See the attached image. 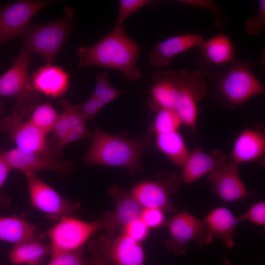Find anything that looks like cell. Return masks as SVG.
Segmentation results:
<instances>
[{
    "label": "cell",
    "instance_id": "obj_15",
    "mask_svg": "<svg viewBox=\"0 0 265 265\" xmlns=\"http://www.w3.org/2000/svg\"><path fill=\"white\" fill-rule=\"evenodd\" d=\"M97 246L109 265H143L145 253L139 242L122 231L116 236H100Z\"/></svg>",
    "mask_w": 265,
    "mask_h": 265
},
{
    "label": "cell",
    "instance_id": "obj_6",
    "mask_svg": "<svg viewBox=\"0 0 265 265\" xmlns=\"http://www.w3.org/2000/svg\"><path fill=\"white\" fill-rule=\"evenodd\" d=\"M181 176L172 172H159L155 180H146L135 185L130 193L143 208H154L164 212H177L170 197L181 187Z\"/></svg>",
    "mask_w": 265,
    "mask_h": 265
},
{
    "label": "cell",
    "instance_id": "obj_40",
    "mask_svg": "<svg viewBox=\"0 0 265 265\" xmlns=\"http://www.w3.org/2000/svg\"><path fill=\"white\" fill-rule=\"evenodd\" d=\"M222 261L223 265H232L229 260L225 257L222 258Z\"/></svg>",
    "mask_w": 265,
    "mask_h": 265
},
{
    "label": "cell",
    "instance_id": "obj_12",
    "mask_svg": "<svg viewBox=\"0 0 265 265\" xmlns=\"http://www.w3.org/2000/svg\"><path fill=\"white\" fill-rule=\"evenodd\" d=\"M0 154L11 170H18L25 175L36 174L41 170H50L64 176L72 169L70 162L55 158L46 153L26 152L16 147L0 151Z\"/></svg>",
    "mask_w": 265,
    "mask_h": 265
},
{
    "label": "cell",
    "instance_id": "obj_41",
    "mask_svg": "<svg viewBox=\"0 0 265 265\" xmlns=\"http://www.w3.org/2000/svg\"><path fill=\"white\" fill-rule=\"evenodd\" d=\"M2 112V108L1 106V101L0 98V114Z\"/></svg>",
    "mask_w": 265,
    "mask_h": 265
},
{
    "label": "cell",
    "instance_id": "obj_26",
    "mask_svg": "<svg viewBox=\"0 0 265 265\" xmlns=\"http://www.w3.org/2000/svg\"><path fill=\"white\" fill-rule=\"evenodd\" d=\"M60 115L51 103L47 102L37 106L27 120L46 135L53 131Z\"/></svg>",
    "mask_w": 265,
    "mask_h": 265
},
{
    "label": "cell",
    "instance_id": "obj_25",
    "mask_svg": "<svg viewBox=\"0 0 265 265\" xmlns=\"http://www.w3.org/2000/svg\"><path fill=\"white\" fill-rule=\"evenodd\" d=\"M158 148L175 164L183 166L189 153L182 134L178 131L156 135Z\"/></svg>",
    "mask_w": 265,
    "mask_h": 265
},
{
    "label": "cell",
    "instance_id": "obj_5",
    "mask_svg": "<svg viewBox=\"0 0 265 265\" xmlns=\"http://www.w3.org/2000/svg\"><path fill=\"white\" fill-rule=\"evenodd\" d=\"M62 18L48 23L30 24L22 37V47L31 53L39 54L52 64L57 54L73 29V9H68Z\"/></svg>",
    "mask_w": 265,
    "mask_h": 265
},
{
    "label": "cell",
    "instance_id": "obj_30",
    "mask_svg": "<svg viewBox=\"0 0 265 265\" xmlns=\"http://www.w3.org/2000/svg\"><path fill=\"white\" fill-rule=\"evenodd\" d=\"M180 2L192 5L195 6L205 8L210 10L215 17V25L218 27H221L228 21L227 15L224 12L221 7L216 3L210 0H180Z\"/></svg>",
    "mask_w": 265,
    "mask_h": 265
},
{
    "label": "cell",
    "instance_id": "obj_16",
    "mask_svg": "<svg viewBox=\"0 0 265 265\" xmlns=\"http://www.w3.org/2000/svg\"><path fill=\"white\" fill-rule=\"evenodd\" d=\"M115 201L112 212H107L99 219L103 229H105L108 238H112L117 229H122L131 221L140 218L143 208L130 193L120 189L112 184L107 190Z\"/></svg>",
    "mask_w": 265,
    "mask_h": 265
},
{
    "label": "cell",
    "instance_id": "obj_37",
    "mask_svg": "<svg viewBox=\"0 0 265 265\" xmlns=\"http://www.w3.org/2000/svg\"><path fill=\"white\" fill-rule=\"evenodd\" d=\"M111 85L106 71L98 74L96 77V85L92 96L99 98Z\"/></svg>",
    "mask_w": 265,
    "mask_h": 265
},
{
    "label": "cell",
    "instance_id": "obj_35",
    "mask_svg": "<svg viewBox=\"0 0 265 265\" xmlns=\"http://www.w3.org/2000/svg\"><path fill=\"white\" fill-rule=\"evenodd\" d=\"M140 218L149 229L161 227L165 222L164 212L157 209H143Z\"/></svg>",
    "mask_w": 265,
    "mask_h": 265
},
{
    "label": "cell",
    "instance_id": "obj_10",
    "mask_svg": "<svg viewBox=\"0 0 265 265\" xmlns=\"http://www.w3.org/2000/svg\"><path fill=\"white\" fill-rule=\"evenodd\" d=\"M167 227L171 238L166 242L165 246L176 256L186 254L190 242H196L200 248L206 245L203 221L186 211L173 216L168 222Z\"/></svg>",
    "mask_w": 265,
    "mask_h": 265
},
{
    "label": "cell",
    "instance_id": "obj_23",
    "mask_svg": "<svg viewBox=\"0 0 265 265\" xmlns=\"http://www.w3.org/2000/svg\"><path fill=\"white\" fill-rule=\"evenodd\" d=\"M51 254L50 244L41 242L39 239L14 244L9 253L10 260L14 265H41Z\"/></svg>",
    "mask_w": 265,
    "mask_h": 265
},
{
    "label": "cell",
    "instance_id": "obj_19",
    "mask_svg": "<svg viewBox=\"0 0 265 265\" xmlns=\"http://www.w3.org/2000/svg\"><path fill=\"white\" fill-rule=\"evenodd\" d=\"M228 161L225 153L219 150H214L209 153L197 146L189 152L182 168L181 178L189 185L203 176L219 169Z\"/></svg>",
    "mask_w": 265,
    "mask_h": 265
},
{
    "label": "cell",
    "instance_id": "obj_8",
    "mask_svg": "<svg viewBox=\"0 0 265 265\" xmlns=\"http://www.w3.org/2000/svg\"><path fill=\"white\" fill-rule=\"evenodd\" d=\"M31 206L52 220L71 216L80 209V203L61 195L36 174L26 175Z\"/></svg>",
    "mask_w": 265,
    "mask_h": 265
},
{
    "label": "cell",
    "instance_id": "obj_2",
    "mask_svg": "<svg viewBox=\"0 0 265 265\" xmlns=\"http://www.w3.org/2000/svg\"><path fill=\"white\" fill-rule=\"evenodd\" d=\"M89 149L83 157L87 165H106L127 168L130 174L142 168L141 157L150 146L151 135L131 139L105 133L96 128Z\"/></svg>",
    "mask_w": 265,
    "mask_h": 265
},
{
    "label": "cell",
    "instance_id": "obj_9",
    "mask_svg": "<svg viewBox=\"0 0 265 265\" xmlns=\"http://www.w3.org/2000/svg\"><path fill=\"white\" fill-rule=\"evenodd\" d=\"M56 1L20 0L0 9V45L22 37L37 12Z\"/></svg>",
    "mask_w": 265,
    "mask_h": 265
},
{
    "label": "cell",
    "instance_id": "obj_3",
    "mask_svg": "<svg viewBox=\"0 0 265 265\" xmlns=\"http://www.w3.org/2000/svg\"><path fill=\"white\" fill-rule=\"evenodd\" d=\"M251 60L236 58L220 73L209 79L211 95L223 108L234 109L265 93L263 84L252 73Z\"/></svg>",
    "mask_w": 265,
    "mask_h": 265
},
{
    "label": "cell",
    "instance_id": "obj_27",
    "mask_svg": "<svg viewBox=\"0 0 265 265\" xmlns=\"http://www.w3.org/2000/svg\"><path fill=\"white\" fill-rule=\"evenodd\" d=\"M182 121L174 110L162 109L157 112L149 128V132L157 134L167 133L178 131Z\"/></svg>",
    "mask_w": 265,
    "mask_h": 265
},
{
    "label": "cell",
    "instance_id": "obj_32",
    "mask_svg": "<svg viewBox=\"0 0 265 265\" xmlns=\"http://www.w3.org/2000/svg\"><path fill=\"white\" fill-rule=\"evenodd\" d=\"M238 222L249 221L262 226L265 225V202L255 203L243 214L237 218Z\"/></svg>",
    "mask_w": 265,
    "mask_h": 265
},
{
    "label": "cell",
    "instance_id": "obj_31",
    "mask_svg": "<svg viewBox=\"0 0 265 265\" xmlns=\"http://www.w3.org/2000/svg\"><path fill=\"white\" fill-rule=\"evenodd\" d=\"M149 0H121L116 25H121L130 16L141 7L152 2Z\"/></svg>",
    "mask_w": 265,
    "mask_h": 265
},
{
    "label": "cell",
    "instance_id": "obj_13",
    "mask_svg": "<svg viewBox=\"0 0 265 265\" xmlns=\"http://www.w3.org/2000/svg\"><path fill=\"white\" fill-rule=\"evenodd\" d=\"M187 70H157L152 75L153 85L148 107L153 112L167 109L176 111Z\"/></svg>",
    "mask_w": 265,
    "mask_h": 265
},
{
    "label": "cell",
    "instance_id": "obj_33",
    "mask_svg": "<svg viewBox=\"0 0 265 265\" xmlns=\"http://www.w3.org/2000/svg\"><path fill=\"white\" fill-rule=\"evenodd\" d=\"M122 231L131 238L140 243L147 238L149 228L140 218L126 225Z\"/></svg>",
    "mask_w": 265,
    "mask_h": 265
},
{
    "label": "cell",
    "instance_id": "obj_20",
    "mask_svg": "<svg viewBox=\"0 0 265 265\" xmlns=\"http://www.w3.org/2000/svg\"><path fill=\"white\" fill-rule=\"evenodd\" d=\"M205 40L196 33H186L169 37L159 42L149 53L151 65L156 67H168L176 55L198 47Z\"/></svg>",
    "mask_w": 265,
    "mask_h": 265
},
{
    "label": "cell",
    "instance_id": "obj_7",
    "mask_svg": "<svg viewBox=\"0 0 265 265\" xmlns=\"http://www.w3.org/2000/svg\"><path fill=\"white\" fill-rule=\"evenodd\" d=\"M103 229L99 218L85 222L70 216H64L48 230L52 254L73 251L84 247V244L97 231Z\"/></svg>",
    "mask_w": 265,
    "mask_h": 265
},
{
    "label": "cell",
    "instance_id": "obj_17",
    "mask_svg": "<svg viewBox=\"0 0 265 265\" xmlns=\"http://www.w3.org/2000/svg\"><path fill=\"white\" fill-rule=\"evenodd\" d=\"M207 179L213 185L212 191L224 202L243 200L253 195V192L248 189L240 178L238 165L228 161L209 174Z\"/></svg>",
    "mask_w": 265,
    "mask_h": 265
},
{
    "label": "cell",
    "instance_id": "obj_1",
    "mask_svg": "<svg viewBox=\"0 0 265 265\" xmlns=\"http://www.w3.org/2000/svg\"><path fill=\"white\" fill-rule=\"evenodd\" d=\"M139 48L129 37L124 24L115 25L109 33L91 46L77 50L80 67L100 66L120 71L130 81H137L141 71L136 66Z\"/></svg>",
    "mask_w": 265,
    "mask_h": 265
},
{
    "label": "cell",
    "instance_id": "obj_24",
    "mask_svg": "<svg viewBox=\"0 0 265 265\" xmlns=\"http://www.w3.org/2000/svg\"><path fill=\"white\" fill-rule=\"evenodd\" d=\"M40 237L35 228L25 219L15 215L0 216V240L16 244L39 239Z\"/></svg>",
    "mask_w": 265,
    "mask_h": 265
},
{
    "label": "cell",
    "instance_id": "obj_14",
    "mask_svg": "<svg viewBox=\"0 0 265 265\" xmlns=\"http://www.w3.org/2000/svg\"><path fill=\"white\" fill-rule=\"evenodd\" d=\"M26 118L12 109L10 114L0 121V132L7 133L16 148L23 151L48 153L46 134Z\"/></svg>",
    "mask_w": 265,
    "mask_h": 265
},
{
    "label": "cell",
    "instance_id": "obj_28",
    "mask_svg": "<svg viewBox=\"0 0 265 265\" xmlns=\"http://www.w3.org/2000/svg\"><path fill=\"white\" fill-rule=\"evenodd\" d=\"M83 247L73 251H62L51 254L46 265H94L92 260L84 258Z\"/></svg>",
    "mask_w": 265,
    "mask_h": 265
},
{
    "label": "cell",
    "instance_id": "obj_36",
    "mask_svg": "<svg viewBox=\"0 0 265 265\" xmlns=\"http://www.w3.org/2000/svg\"><path fill=\"white\" fill-rule=\"evenodd\" d=\"M11 171L0 154V207H6L11 204L10 199L1 193V188Z\"/></svg>",
    "mask_w": 265,
    "mask_h": 265
},
{
    "label": "cell",
    "instance_id": "obj_21",
    "mask_svg": "<svg viewBox=\"0 0 265 265\" xmlns=\"http://www.w3.org/2000/svg\"><path fill=\"white\" fill-rule=\"evenodd\" d=\"M30 81L35 91L52 98L63 96L70 86L69 74L61 67L50 63L34 72Z\"/></svg>",
    "mask_w": 265,
    "mask_h": 265
},
{
    "label": "cell",
    "instance_id": "obj_34",
    "mask_svg": "<svg viewBox=\"0 0 265 265\" xmlns=\"http://www.w3.org/2000/svg\"><path fill=\"white\" fill-rule=\"evenodd\" d=\"M70 106L86 120H94L101 110L98 104V99L92 96L81 104L72 105L70 103Z\"/></svg>",
    "mask_w": 265,
    "mask_h": 265
},
{
    "label": "cell",
    "instance_id": "obj_22",
    "mask_svg": "<svg viewBox=\"0 0 265 265\" xmlns=\"http://www.w3.org/2000/svg\"><path fill=\"white\" fill-rule=\"evenodd\" d=\"M203 221L206 229V244L219 239L226 247H234L235 230L238 222L231 211L226 207L214 208Z\"/></svg>",
    "mask_w": 265,
    "mask_h": 265
},
{
    "label": "cell",
    "instance_id": "obj_11",
    "mask_svg": "<svg viewBox=\"0 0 265 265\" xmlns=\"http://www.w3.org/2000/svg\"><path fill=\"white\" fill-rule=\"evenodd\" d=\"M197 48L196 61L207 78L222 72L237 58L231 41L224 33L204 40Z\"/></svg>",
    "mask_w": 265,
    "mask_h": 265
},
{
    "label": "cell",
    "instance_id": "obj_4",
    "mask_svg": "<svg viewBox=\"0 0 265 265\" xmlns=\"http://www.w3.org/2000/svg\"><path fill=\"white\" fill-rule=\"evenodd\" d=\"M31 54L22 46L11 67L0 77V98H15L16 103L12 109L26 118L40 104L41 100L40 94L32 88L28 75Z\"/></svg>",
    "mask_w": 265,
    "mask_h": 265
},
{
    "label": "cell",
    "instance_id": "obj_38",
    "mask_svg": "<svg viewBox=\"0 0 265 265\" xmlns=\"http://www.w3.org/2000/svg\"><path fill=\"white\" fill-rule=\"evenodd\" d=\"M125 93L124 91L118 89L111 84L103 94L98 98L100 109H101L105 106Z\"/></svg>",
    "mask_w": 265,
    "mask_h": 265
},
{
    "label": "cell",
    "instance_id": "obj_18",
    "mask_svg": "<svg viewBox=\"0 0 265 265\" xmlns=\"http://www.w3.org/2000/svg\"><path fill=\"white\" fill-rule=\"evenodd\" d=\"M265 133L263 125L245 128L236 137L228 161L238 165L258 162L265 164Z\"/></svg>",
    "mask_w": 265,
    "mask_h": 265
},
{
    "label": "cell",
    "instance_id": "obj_29",
    "mask_svg": "<svg viewBox=\"0 0 265 265\" xmlns=\"http://www.w3.org/2000/svg\"><path fill=\"white\" fill-rule=\"evenodd\" d=\"M265 28V0H261L259 11L254 17L247 18L244 23V29L247 34L256 36Z\"/></svg>",
    "mask_w": 265,
    "mask_h": 265
},
{
    "label": "cell",
    "instance_id": "obj_39",
    "mask_svg": "<svg viewBox=\"0 0 265 265\" xmlns=\"http://www.w3.org/2000/svg\"><path fill=\"white\" fill-rule=\"evenodd\" d=\"M87 246L91 255V260L94 265H109L98 248L95 240L87 242Z\"/></svg>",
    "mask_w": 265,
    "mask_h": 265
}]
</instances>
